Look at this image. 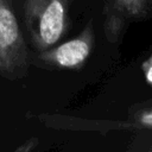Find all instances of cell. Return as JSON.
<instances>
[{"label":"cell","mask_w":152,"mask_h":152,"mask_svg":"<svg viewBox=\"0 0 152 152\" xmlns=\"http://www.w3.org/2000/svg\"><path fill=\"white\" fill-rule=\"evenodd\" d=\"M94 26L89 20L83 31L75 38L56 46L44 50L39 55V59L50 66L61 69L80 68L89 57L94 46Z\"/></svg>","instance_id":"3957f363"},{"label":"cell","mask_w":152,"mask_h":152,"mask_svg":"<svg viewBox=\"0 0 152 152\" xmlns=\"http://www.w3.org/2000/svg\"><path fill=\"white\" fill-rule=\"evenodd\" d=\"M134 124L139 127L152 128V108H145L134 114Z\"/></svg>","instance_id":"8992f818"},{"label":"cell","mask_w":152,"mask_h":152,"mask_svg":"<svg viewBox=\"0 0 152 152\" xmlns=\"http://www.w3.org/2000/svg\"><path fill=\"white\" fill-rule=\"evenodd\" d=\"M152 0H107L108 4L119 10L126 19L142 20L148 15Z\"/></svg>","instance_id":"5b68a950"},{"label":"cell","mask_w":152,"mask_h":152,"mask_svg":"<svg viewBox=\"0 0 152 152\" xmlns=\"http://www.w3.org/2000/svg\"><path fill=\"white\" fill-rule=\"evenodd\" d=\"M38 145V139L37 138H32V139H28L26 140L23 145L18 146L15 148L17 152H28V151H33Z\"/></svg>","instance_id":"52a82bcc"},{"label":"cell","mask_w":152,"mask_h":152,"mask_svg":"<svg viewBox=\"0 0 152 152\" xmlns=\"http://www.w3.org/2000/svg\"><path fill=\"white\" fill-rule=\"evenodd\" d=\"M31 43L39 52L52 48L64 34L74 0H18Z\"/></svg>","instance_id":"6da1fadb"},{"label":"cell","mask_w":152,"mask_h":152,"mask_svg":"<svg viewBox=\"0 0 152 152\" xmlns=\"http://www.w3.org/2000/svg\"><path fill=\"white\" fill-rule=\"evenodd\" d=\"M142 70H144V75L146 81L152 84V56L142 64Z\"/></svg>","instance_id":"ba28073f"},{"label":"cell","mask_w":152,"mask_h":152,"mask_svg":"<svg viewBox=\"0 0 152 152\" xmlns=\"http://www.w3.org/2000/svg\"><path fill=\"white\" fill-rule=\"evenodd\" d=\"M126 17L116 10L110 4L106 2L104 6V33L108 40L116 43L121 37L125 25H126Z\"/></svg>","instance_id":"277c9868"},{"label":"cell","mask_w":152,"mask_h":152,"mask_svg":"<svg viewBox=\"0 0 152 152\" xmlns=\"http://www.w3.org/2000/svg\"><path fill=\"white\" fill-rule=\"evenodd\" d=\"M28 50L12 0H0V76L18 80L26 75Z\"/></svg>","instance_id":"7a4b0ae2"}]
</instances>
